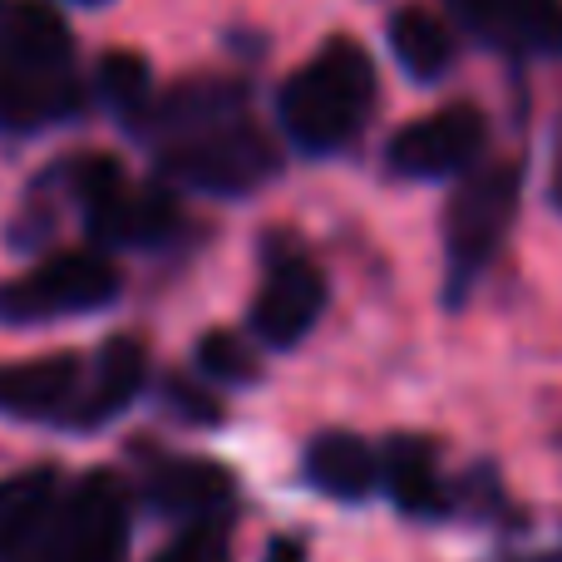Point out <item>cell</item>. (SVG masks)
Segmentation results:
<instances>
[{"label": "cell", "instance_id": "cell-1", "mask_svg": "<svg viewBox=\"0 0 562 562\" xmlns=\"http://www.w3.org/2000/svg\"><path fill=\"white\" fill-rule=\"evenodd\" d=\"M375 104V65L356 40H330L281 89V128L306 154L350 144Z\"/></svg>", "mask_w": 562, "mask_h": 562}, {"label": "cell", "instance_id": "cell-2", "mask_svg": "<svg viewBox=\"0 0 562 562\" xmlns=\"http://www.w3.org/2000/svg\"><path fill=\"white\" fill-rule=\"evenodd\" d=\"M128 504L109 474H89L59 488L25 538L0 562H124Z\"/></svg>", "mask_w": 562, "mask_h": 562}, {"label": "cell", "instance_id": "cell-3", "mask_svg": "<svg viewBox=\"0 0 562 562\" xmlns=\"http://www.w3.org/2000/svg\"><path fill=\"white\" fill-rule=\"evenodd\" d=\"M164 173L198 188V193L243 198L277 173V148L247 119H223V124L178 134L173 148L164 154Z\"/></svg>", "mask_w": 562, "mask_h": 562}, {"label": "cell", "instance_id": "cell-4", "mask_svg": "<svg viewBox=\"0 0 562 562\" xmlns=\"http://www.w3.org/2000/svg\"><path fill=\"white\" fill-rule=\"evenodd\" d=\"M119 296V267L99 252H55L49 262L30 267L25 277L0 286V321L35 326V321L85 316Z\"/></svg>", "mask_w": 562, "mask_h": 562}, {"label": "cell", "instance_id": "cell-5", "mask_svg": "<svg viewBox=\"0 0 562 562\" xmlns=\"http://www.w3.org/2000/svg\"><path fill=\"white\" fill-rule=\"evenodd\" d=\"M518 193H524V178H518L514 164L484 168V173L459 183L454 203H449V223H445L454 291H464V281H474L494 262V252L504 247L508 227L518 217Z\"/></svg>", "mask_w": 562, "mask_h": 562}, {"label": "cell", "instance_id": "cell-6", "mask_svg": "<svg viewBox=\"0 0 562 562\" xmlns=\"http://www.w3.org/2000/svg\"><path fill=\"white\" fill-rule=\"evenodd\" d=\"M488 144V124L474 104H449L405 124L390 138V168L400 178H454L479 164Z\"/></svg>", "mask_w": 562, "mask_h": 562}, {"label": "cell", "instance_id": "cell-7", "mask_svg": "<svg viewBox=\"0 0 562 562\" xmlns=\"http://www.w3.org/2000/svg\"><path fill=\"white\" fill-rule=\"evenodd\" d=\"M326 311V277L306 257H281L252 301V330L267 346L286 350L306 336Z\"/></svg>", "mask_w": 562, "mask_h": 562}, {"label": "cell", "instance_id": "cell-8", "mask_svg": "<svg viewBox=\"0 0 562 562\" xmlns=\"http://www.w3.org/2000/svg\"><path fill=\"white\" fill-rule=\"evenodd\" d=\"M79 109V79L69 65L45 59H0V128H49Z\"/></svg>", "mask_w": 562, "mask_h": 562}, {"label": "cell", "instance_id": "cell-9", "mask_svg": "<svg viewBox=\"0 0 562 562\" xmlns=\"http://www.w3.org/2000/svg\"><path fill=\"white\" fill-rule=\"evenodd\" d=\"M85 223L94 233V243L104 247H154L164 237H173L178 227V203L168 188H134L124 183L109 198H99L94 207H85Z\"/></svg>", "mask_w": 562, "mask_h": 562}, {"label": "cell", "instance_id": "cell-10", "mask_svg": "<svg viewBox=\"0 0 562 562\" xmlns=\"http://www.w3.org/2000/svg\"><path fill=\"white\" fill-rule=\"evenodd\" d=\"M79 390H85V360L69 350L0 366V409L20 419H69Z\"/></svg>", "mask_w": 562, "mask_h": 562}, {"label": "cell", "instance_id": "cell-11", "mask_svg": "<svg viewBox=\"0 0 562 562\" xmlns=\"http://www.w3.org/2000/svg\"><path fill=\"white\" fill-rule=\"evenodd\" d=\"M479 35L533 55H562V0H449Z\"/></svg>", "mask_w": 562, "mask_h": 562}, {"label": "cell", "instance_id": "cell-12", "mask_svg": "<svg viewBox=\"0 0 562 562\" xmlns=\"http://www.w3.org/2000/svg\"><path fill=\"white\" fill-rule=\"evenodd\" d=\"M148 380V356L134 336H114L104 350H99L94 370L85 375V390H79L75 409H69V425H104V419L124 415L138 400Z\"/></svg>", "mask_w": 562, "mask_h": 562}, {"label": "cell", "instance_id": "cell-13", "mask_svg": "<svg viewBox=\"0 0 562 562\" xmlns=\"http://www.w3.org/2000/svg\"><path fill=\"white\" fill-rule=\"evenodd\" d=\"M148 504L173 518H213L233 504V474L207 459H168L148 474Z\"/></svg>", "mask_w": 562, "mask_h": 562}, {"label": "cell", "instance_id": "cell-14", "mask_svg": "<svg viewBox=\"0 0 562 562\" xmlns=\"http://www.w3.org/2000/svg\"><path fill=\"white\" fill-rule=\"evenodd\" d=\"M306 479L330 498H366L380 484V454L360 435L326 429L306 445Z\"/></svg>", "mask_w": 562, "mask_h": 562}, {"label": "cell", "instance_id": "cell-15", "mask_svg": "<svg viewBox=\"0 0 562 562\" xmlns=\"http://www.w3.org/2000/svg\"><path fill=\"white\" fill-rule=\"evenodd\" d=\"M390 49H395L400 69H405L409 79H419V85L439 79L454 65V35H449L445 20L425 5L395 10V20H390Z\"/></svg>", "mask_w": 562, "mask_h": 562}, {"label": "cell", "instance_id": "cell-16", "mask_svg": "<svg viewBox=\"0 0 562 562\" xmlns=\"http://www.w3.org/2000/svg\"><path fill=\"white\" fill-rule=\"evenodd\" d=\"M380 479L390 484V494H395V504L405 508V514L429 518V514H445L449 508L435 454H429V445H419V439H395V445L385 449V459H380Z\"/></svg>", "mask_w": 562, "mask_h": 562}, {"label": "cell", "instance_id": "cell-17", "mask_svg": "<svg viewBox=\"0 0 562 562\" xmlns=\"http://www.w3.org/2000/svg\"><path fill=\"white\" fill-rule=\"evenodd\" d=\"M55 494H59L55 469H30V474L0 479V558L35 528V518L45 514Z\"/></svg>", "mask_w": 562, "mask_h": 562}, {"label": "cell", "instance_id": "cell-18", "mask_svg": "<svg viewBox=\"0 0 562 562\" xmlns=\"http://www.w3.org/2000/svg\"><path fill=\"white\" fill-rule=\"evenodd\" d=\"M237 104H243V89L237 85H183L173 99L158 104V124L178 138V134H193V128L233 119Z\"/></svg>", "mask_w": 562, "mask_h": 562}, {"label": "cell", "instance_id": "cell-19", "mask_svg": "<svg viewBox=\"0 0 562 562\" xmlns=\"http://www.w3.org/2000/svg\"><path fill=\"white\" fill-rule=\"evenodd\" d=\"M148 94H154V75L138 55L128 49H114V55L99 59V99H104L114 114H144L148 109Z\"/></svg>", "mask_w": 562, "mask_h": 562}, {"label": "cell", "instance_id": "cell-20", "mask_svg": "<svg viewBox=\"0 0 562 562\" xmlns=\"http://www.w3.org/2000/svg\"><path fill=\"white\" fill-rule=\"evenodd\" d=\"M198 366H203V375L233 380V385H247V380H257L252 350H247L237 336H227V330H213V336L198 346Z\"/></svg>", "mask_w": 562, "mask_h": 562}, {"label": "cell", "instance_id": "cell-21", "mask_svg": "<svg viewBox=\"0 0 562 562\" xmlns=\"http://www.w3.org/2000/svg\"><path fill=\"white\" fill-rule=\"evenodd\" d=\"M119 183H124V168H119V158H109V154H89L69 168V193H75L79 207H94L99 198H109Z\"/></svg>", "mask_w": 562, "mask_h": 562}, {"label": "cell", "instance_id": "cell-22", "mask_svg": "<svg viewBox=\"0 0 562 562\" xmlns=\"http://www.w3.org/2000/svg\"><path fill=\"white\" fill-rule=\"evenodd\" d=\"M158 562H233V553H227L223 528L207 524V518H198L183 538H173V543L158 553Z\"/></svg>", "mask_w": 562, "mask_h": 562}, {"label": "cell", "instance_id": "cell-23", "mask_svg": "<svg viewBox=\"0 0 562 562\" xmlns=\"http://www.w3.org/2000/svg\"><path fill=\"white\" fill-rule=\"evenodd\" d=\"M267 562H306V548H301L296 538H277V543L267 548Z\"/></svg>", "mask_w": 562, "mask_h": 562}, {"label": "cell", "instance_id": "cell-24", "mask_svg": "<svg viewBox=\"0 0 562 562\" xmlns=\"http://www.w3.org/2000/svg\"><path fill=\"white\" fill-rule=\"evenodd\" d=\"M85 5H99V0H85Z\"/></svg>", "mask_w": 562, "mask_h": 562}]
</instances>
